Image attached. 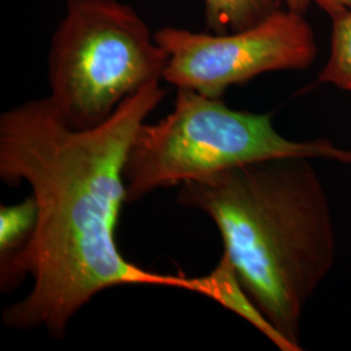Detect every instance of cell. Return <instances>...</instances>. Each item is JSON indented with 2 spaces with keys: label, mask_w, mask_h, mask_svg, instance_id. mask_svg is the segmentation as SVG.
Listing matches in <instances>:
<instances>
[{
  "label": "cell",
  "mask_w": 351,
  "mask_h": 351,
  "mask_svg": "<svg viewBox=\"0 0 351 351\" xmlns=\"http://www.w3.org/2000/svg\"><path fill=\"white\" fill-rule=\"evenodd\" d=\"M277 3L284 4L285 8L293 10L295 12L304 13L311 0H277Z\"/></svg>",
  "instance_id": "11"
},
{
  "label": "cell",
  "mask_w": 351,
  "mask_h": 351,
  "mask_svg": "<svg viewBox=\"0 0 351 351\" xmlns=\"http://www.w3.org/2000/svg\"><path fill=\"white\" fill-rule=\"evenodd\" d=\"M290 156L351 164V150L328 139L285 138L269 113L236 111L223 99L177 88L172 112L155 124L145 123L129 147L126 202L236 165Z\"/></svg>",
  "instance_id": "3"
},
{
  "label": "cell",
  "mask_w": 351,
  "mask_h": 351,
  "mask_svg": "<svg viewBox=\"0 0 351 351\" xmlns=\"http://www.w3.org/2000/svg\"><path fill=\"white\" fill-rule=\"evenodd\" d=\"M203 297H208L213 301L219 302L226 308L245 317L277 345V337L274 329L267 323L247 293L241 287L236 272L224 254L219 264L213 268V272H210L207 276H203Z\"/></svg>",
  "instance_id": "6"
},
{
  "label": "cell",
  "mask_w": 351,
  "mask_h": 351,
  "mask_svg": "<svg viewBox=\"0 0 351 351\" xmlns=\"http://www.w3.org/2000/svg\"><path fill=\"white\" fill-rule=\"evenodd\" d=\"M206 24L213 33H230L250 27L274 10L277 0H203Z\"/></svg>",
  "instance_id": "8"
},
{
  "label": "cell",
  "mask_w": 351,
  "mask_h": 351,
  "mask_svg": "<svg viewBox=\"0 0 351 351\" xmlns=\"http://www.w3.org/2000/svg\"><path fill=\"white\" fill-rule=\"evenodd\" d=\"M317 81L351 91V12L333 17L330 53Z\"/></svg>",
  "instance_id": "9"
},
{
  "label": "cell",
  "mask_w": 351,
  "mask_h": 351,
  "mask_svg": "<svg viewBox=\"0 0 351 351\" xmlns=\"http://www.w3.org/2000/svg\"><path fill=\"white\" fill-rule=\"evenodd\" d=\"M37 226V206L30 194L24 201L0 207V275L26 250Z\"/></svg>",
  "instance_id": "7"
},
{
  "label": "cell",
  "mask_w": 351,
  "mask_h": 351,
  "mask_svg": "<svg viewBox=\"0 0 351 351\" xmlns=\"http://www.w3.org/2000/svg\"><path fill=\"white\" fill-rule=\"evenodd\" d=\"M317 7H320L324 12L333 17L351 12V0H311Z\"/></svg>",
  "instance_id": "10"
},
{
  "label": "cell",
  "mask_w": 351,
  "mask_h": 351,
  "mask_svg": "<svg viewBox=\"0 0 351 351\" xmlns=\"http://www.w3.org/2000/svg\"><path fill=\"white\" fill-rule=\"evenodd\" d=\"M177 203L211 217L277 346L301 350L303 310L336 258L330 204L310 159L242 164L188 181Z\"/></svg>",
  "instance_id": "2"
},
{
  "label": "cell",
  "mask_w": 351,
  "mask_h": 351,
  "mask_svg": "<svg viewBox=\"0 0 351 351\" xmlns=\"http://www.w3.org/2000/svg\"><path fill=\"white\" fill-rule=\"evenodd\" d=\"M167 94L154 81L128 97L101 125H66L50 97L19 104L0 116V178L29 184L37 226L26 250L0 275L1 293L25 298L3 310L13 330L45 329L65 337L72 319L101 291L124 285L185 289L203 294L202 277L160 275L124 258L116 230L126 202L128 151L147 116Z\"/></svg>",
  "instance_id": "1"
},
{
  "label": "cell",
  "mask_w": 351,
  "mask_h": 351,
  "mask_svg": "<svg viewBox=\"0 0 351 351\" xmlns=\"http://www.w3.org/2000/svg\"><path fill=\"white\" fill-rule=\"evenodd\" d=\"M168 53L121 0H65L51 40L50 99L66 125H101L128 97L162 81Z\"/></svg>",
  "instance_id": "4"
},
{
  "label": "cell",
  "mask_w": 351,
  "mask_h": 351,
  "mask_svg": "<svg viewBox=\"0 0 351 351\" xmlns=\"http://www.w3.org/2000/svg\"><path fill=\"white\" fill-rule=\"evenodd\" d=\"M155 38L168 53L163 81L215 99L264 73L306 69L317 52L303 13L289 8H276L239 32L208 34L165 26Z\"/></svg>",
  "instance_id": "5"
}]
</instances>
